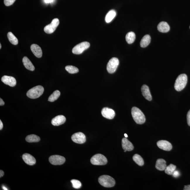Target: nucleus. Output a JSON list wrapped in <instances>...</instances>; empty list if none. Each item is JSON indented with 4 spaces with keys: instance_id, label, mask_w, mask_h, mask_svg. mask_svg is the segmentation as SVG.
Returning <instances> with one entry per match:
<instances>
[{
    "instance_id": "obj_1",
    "label": "nucleus",
    "mask_w": 190,
    "mask_h": 190,
    "mask_svg": "<svg viewBox=\"0 0 190 190\" xmlns=\"http://www.w3.org/2000/svg\"><path fill=\"white\" fill-rule=\"evenodd\" d=\"M131 114L134 121L137 124H142L145 122V116L142 112L138 108L136 107H132Z\"/></svg>"
},
{
    "instance_id": "obj_2",
    "label": "nucleus",
    "mask_w": 190,
    "mask_h": 190,
    "mask_svg": "<svg viewBox=\"0 0 190 190\" xmlns=\"http://www.w3.org/2000/svg\"><path fill=\"white\" fill-rule=\"evenodd\" d=\"M188 81L187 76L185 74H181L176 80L174 88L177 91H180L186 87Z\"/></svg>"
},
{
    "instance_id": "obj_3",
    "label": "nucleus",
    "mask_w": 190,
    "mask_h": 190,
    "mask_svg": "<svg viewBox=\"0 0 190 190\" xmlns=\"http://www.w3.org/2000/svg\"><path fill=\"white\" fill-rule=\"evenodd\" d=\"M98 181L101 185L106 188L113 187L116 184L114 179L110 176L107 175L100 176L99 178Z\"/></svg>"
},
{
    "instance_id": "obj_4",
    "label": "nucleus",
    "mask_w": 190,
    "mask_h": 190,
    "mask_svg": "<svg viewBox=\"0 0 190 190\" xmlns=\"http://www.w3.org/2000/svg\"><path fill=\"white\" fill-rule=\"evenodd\" d=\"M44 91L43 87L37 86L29 90L27 92V95L30 98L36 99L40 97Z\"/></svg>"
},
{
    "instance_id": "obj_5",
    "label": "nucleus",
    "mask_w": 190,
    "mask_h": 190,
    "mask_svg": "<svg viewBox=\"0 0 190 190\" xmlns=\"http://www.w3.org/2000/svg\"><path fill=\"white\" fill-rule=\"evenodd\" d=\"M92 165H105L107 162V160L105 156L102 154H97L94 155L90 159Z\"/></svg>"
},
{
    "instance_id": "obj_6",
    "label": "nucleus",
    "mask_w": 190,
    "mask_h": 190,
    "mask_svg": "<svg viewBox=\"0 0 190 190\" xmlns=\"http://www.w3.org/2000/svg\"><path fill=\"white\" fill-rule=\"evenodd\" d=\"M90 47V43L87 42H84L75 46L72 49L73 53L75 54L79 55L82 53L83 52Z\"/></svg>"
},
{
    "instance_id": "obj_7",
    "label": "nucleus",
    "mask_w": 190,
    "mask_h": 190,
    "mask_svg": "<svg viewBox=\"0 0 190 190\" xmlns=\"http://www.w3.org/2000/svg\"><path fill=\"white\" fill-rule=\"evenodd\" d=\"M119 64V61L116 57H113L108 62L107 70L108 73L112 74L115 72Z\"/></svg>"
},
{
    "instance_id": "obj_8",
    "label": "nucleus",
    "mask_w": 190,
    "mask_h": 190,
    "mask_svg": "<svg viewBox=\"0 0 190 190\" xmlns=\"http://www.w3.org/2000/svg\"><path fill=\"white\" fill-rule=\"evenodd\" d=\"M59 20L58 18H54L52 20L51 23L47 25L44 28L45 32L48 34H52L56 29L59 25Z\"/></svg>"
},
{
    "instance_id": "obj_9",
    "label": "nucleus",
    "mask_w": 190,
    "mask_h": 190,
    "mask_svg": "<svg viewBox=\"0 0 190 190\" xmlns=\"http://www.w3.org/2000/svg\"><path fill=\"white\" fill-rule=\"evenodd\" d=\"M49 160L50 163L54 165H63L66 161L65 158L58 155H54L50 156Z\"/></svg>"
},
{
    "instance_id": "obj_10",
    "label": "nucleus",
    "mask_w": 190,
    "mask_h": 190,
    "mask_svg": "<svg viewBox=\"0 0 190 190\" xmlns=\"http://www.w3.org/2000/svg\"><path fill=\"white\" fill-rule=\"evenodd\" d=\"M71 138L73 142L78 144H82L86 141V136L81 132H77L73 134Z\"/></svg>"
},
{
    "instance_id": "obj_11",
    "label": "nucleus",
    "mask_w": 190,
    "mask_h": 190,
    "mask_svg": "<svg viewBox=\"0 0 190 190\" xmlns=\"http://www.w3.org/2000/svg\"><path fill=\"white\" fill-rule=\"evenodd\" d=\"M102 114L103 117L109 119H112L115 116V113L113 110L108 107H104L102 111Z\"/></svg>"
},
{
    "instance_id": "obj_12",
    "label": "nucleus",
    "mask_w": 190,
    "mask_h": 190,
    "mask_svg": "<svg viewBox=\"0 0 190 190\" xmlns=\"http://www.w3.org/2000/svg\"><path fill=\"white\" fill-rule=\"evenodd\" d=\"M157 146L160 149L166 151H170L172 149V146L170 142L167 141L161 140L157 142Z\"/></svg>"
},
{
    "instance_id": "obj_13",
    "label": "nucleus",
    "mask_w": 190,
    "mask_h": 190,
    "mask_svg": "<svg viewBox=\"0 0 190 190\" xmlns=\"http://www.w3.org/2000/svg\"><path fill=\"white\" fill-rule=\"evenodd\" d=\"M1 80L4 84L11 87L15 86L16 84V80L12 76H4L1 78Z\"/></svg>"
},
{
    "instance_id": "obj_14",
    "label": "nucleus",
    "mask_w": 190,
    "mask_h": 190,
    "mask_svg": "<svg viewBox=\"0 0 190 190\" xmlns=\"http://www.w3.org/2000/svg\"><path fill=\"white\" fill-rule=\"evenodd\" d=\"M22 158L27 165H33L36 163V160L34 157L28 154H24L22 156Z\"/></svg>"
},
{
    "instance_id": "obj_15",
    "label": "nucleus",
    "mask_w": 190,
    "mask_h": 190,
    "mask_svg": "<svg viewBox=\"0 0 190 190\" xmlns=\"http://www.w3.org/2000/svg\"><path fill=\"white\" fill-rule=\"evenodd\" d=\"M66 121V118L63 115H59L52 119V124L54 126H58L64 124Z\"/></svg>"
},
{
    "instance_id": "obj_16",
    "label": "nucleus",
    "mask_w": 190,
    "mask_h": 190,
    "mask_svg": "<svg viewBox=\"0 0 190 190\" xmlns=\"http://www.w3.org/2000/svg\"><path fill=\"white\" fill-rule=\"evenodd\" d=\"M122 146L123 149L126 151H131L134 149L133 145L126 137L122 140Z\"/></svg>"
},
{
    "instance_id": "obj_17",
    "label": "nucleus",
    "mask_w": 190,
    "mask_h": 190,
    "mask_svg": "<svg viewBox=\"0 0 190 190\" xmlns=\"http://www.w3.org/2000/svg\"><path fill=\"white\" fill-rule=\"evenodd\" d=\"M142 95L146 100L150 101L152 99L150 92L149 87L147 85H143L141 88Z\"/></svg>"
},
{
    "instance_id": "obj_18",
    "label": "nucleus",
    "mask_w": 190,
    "mask_h": 190,
    "mask_svg": "<svg viewBox=\"0 0 190 190\" xmlns=\"http://www.w3.org/2000/svg\"><path fill=\"white\" fill-rule=\"evenodd\" d=\"M31 50L32 53L38 58H41L42 55V52L40 47L38 45L33 44L31 46Z\"/></svg>"
},
{
    "instance_id": "obj_19",
    "label": "nucleus",
    "mask_w": 190,
    "mask_h": 190,
    "mask_svg": "<svg viewBox=\"0 0 190 190\" xmlns=\"http://www.w3.org/2000/svg\"><path fill=\"white\" fill-rule=\"evenodd\" d=\"M158 29L160 32L165 33L168 32L170 30V28L167 23L162 22L158 24Z\"/></svg>"
},
{
    "instance_id": "obj_20",
    "label": "nucleus",
    "mask_w": 190,
    "mask_h": 190,
    "mask_svg": "<svg viewBox=\"0 0 190 190\" xmlns=\"http://www.w3.org/2000/svg\"><path fill=\"white\" fill-rule=\"evenodd\" d=\"M166 162L163 159H158L156 161V168L160 171L165 170L167 167Z\"/></svg>"
},
{
    "instance_id": "obj_21",
    "label": "nucleus",
    "mask_w": 190,
    "mask_h": 190,
    "mask_svg": "<svg viewBox=\"0 0 190 190\" xmlns=\"http://www.w3.org/2000/svg\"><path fill=\"white\" fill-rule=\"evenodd\" d=\"M23 62L25 67L27 69L31 71H34L35 67L32 64L27 57H24L23 59Z\"/></svg>"
},
{
    "instance_id": "obj_22",
    "label": "nucleus",
    "mask_w": 190,
    "mask_h": 190,
    "mask_svg": "<svg viewBox=\"0 0 190 190\" xmlns=\"http://www.w3.org/2000/svg\"><path fill=\"white\" fill-rule=\"evenodd\" d=\"M151 37L149 35H146L143 37L140 42L141 47L145 48L147 47L150 43Z\"/></svg>"
},
{
    "instance_id": "obj_23",
    "label": "nucleus",
    "mask_w": 190,
    "mask_h": 190,
    "mask_svg": "<svg viewBox=\"0 0 190 190\" xmlns=\"http://www.w3.org/2000/svg\"><path fill=\"white\" fill-rule=\"evenodd\" d=\"M116 15V12L115 10H110L108 12L105 18L106 22L107 23L110 22L115 17Z\"/></svg>"
},
{
    "instance_id": "obj_24",
    "label": "nucleus",
    "mask_w": 190,
    "mask_h": 190,
    "mask_svg": "<svg viewBox=\"0 0 190 190\" xmlns=\"http://www.w3.org/2000/svg\"><path fill=\"white\" fill-rule=\"evenodd\" d=\"M125 39L128 44H131L134 42L136 39L135 33L133 32H129L126 35Z\"/></svg>"
},
{
    "instance_id": "obj_25",
    "label": "nucleus",
    "mask_w": 190,
    "mask_h": 190,
    "mask_svg": "<svg viewBox=\"0 0 190 190\" xmlns=\"http://www.w3.org/2000/svg\"><path fill=\"white\" fill-rule=\"evenodd\" d=\"M26 141L29 143L37 142L40 140L39 136L35 135H30L28 136L26 138Z\"/></svg>"
},
{
    "instance_id": "obj_26",
    "label": "nucleus",
    "mask_w": 190,
    "mask_h": 190,
    "mask_svg": "<svg viewBox=\"0 0 190 190\" xmlns=\"http://www.w3.org/2000/svg\"><path fill=\"white\" fill-rule=\"evenodd\" d=\"M133 160L134 162L139 166H142L144 165V161L143 158L138 154H136L133 157Z\"/></svg>"
},
{
    "instance_id": "obj_27",
    "label": "nucleus",
    "mask_w": 190,
    "mask_h": 190,
    "mask_svg": "<svg viewBox=\"0 0 190 190\" xmlns=\"http://www.w3.org/2000/svg\"><path fill=\"white\" fill-rule=\"evenodd\" d=\"M7 36L8 40L12 44L15 45L18 44V40L13 33L11 32H8L7 34Z\"/></svg>"
},
{
    "instance_id": "obj_28",
    "label": "nucleus",
    "mask_w": 190,
    "mask_h": 190,
    "mask_svg": "<svg viewBox=\"0 0 190 190\" xmlns=\"http://www.w3.org/2000/svg\"><path fill=\"white\" fill-rule=\"evenodd\" d=\"M60 92L58 90H55L49 97L48 100L50 102H54L57 100L60 97Z\"/></svg>"
},
{
    "instance_id": "obj_29",
    "label": "nucleus",
    "mask_w": 190,
    "mask_h": 190,
    "mask_svg": "<svg viewBox=\"0 0 190 190\" xmlns=\"http://www.w3.org/2000/svg\"><path fill=\"white\" fill-rule=\"evenodd\" d=\"M176 166L171 164L168 166H167L165 170V173L169 175H172L174 172L176 170Z\"/></svg>"
},
{
    "instance_id": "obj_30",
    "label": "nucleus",
    "mask_w": 190,
    "mask_h": 190,
    "mask_svg": "<svg viewBox=\"0 0 190 190\" xmlns=\"http://www.w3.org/2000/svg\"><path fill=\"white\" fill-rule=\"evenodd\" d=\"M65 69L70 74H75L79 72V69L77 67L72 66H66Z\"/></svg>"
},
{
    "instance_id": "obj_31",
    "label": "nucleus",
    "mask_w": 190,
    "mask_h": 190,
    "mask_svg": "<svg viewBox=\"0 0 190 190\" xmlns=\"http://www.w3.org/2000/svg\"><path fill=\"white\" fill-rule=\"evenodd\" d=\"M71 182L72 183L73 187L75 189H79L81 187V184L79 181L73 179L71 180Z\"/></svg>"
},
{
    "instance_id": "obj_32",
    "label": "nucleus",
    "mask_w": 190,
    "mask_h": 190,
    "mask_svg": "<svg viewBox=\"0 0 190 190\" xmlns=\"http://www.w3.org/2000/svg\"><path fill=\"white\" fill-rule=\"evenodd\" d=\"M16 0H4V4L6 6H10L13 4Z\"/></svg>"
},
{
    "instance_id": "obj_33",
    "label": "nucleus",
    "mask_w": 190,
    "mask_h": 190,
    "mask_svg": "<svg viewBox=\"0 0 190 190\" xmlns=\"http://www.w3.org/2000/svg\"><path fill=\"white\" fill-rule=\"evenodd\" d=\"M172 175L174 177L177 178L179 177V176H180V174L178 171L175 170L174 172Z\"/></svg>"
},
{
    "instance_id": "obj_34",
    "label": "nucleus",
    "mask_w": 190,
    "mask_h": 190,
    "mask_svg": "<svg viewBox=\"0 0 190 190\" xmlns=\"http://www.w3.org/2000/svg\"><path fill=\"white\" fill-rule=\"evenodd\" d=\"M186 118H187L188 124L190 126V110L188 112Z\"/></svg>"
},
{
    "instance_id": "obj_35",
    "label": "nucleus",
    "mask_w": 190,
    "mask_h": 190,
    "mask_svg": "<svg viewBox=\"0 0 190 190\" xmlns=\"http://www.w3.org/2000/svg\"><path fill=\"white\" fill-rule=\"evenodd\" d=\"M184 190H190V185L184 186Z\"/></svg>"
},
{
    "instance_id": "obj_36",
    "label": "nucleus",
    "mask_w": 190,
    "mask_h": 190,
    "mask_svg": "<svg viewBox=\"0 0 190 190\" xmlns=\"http://www.w3.org/2000/svg\"><path fill=\"white\" fill-rule=\"evenodd\" d=\"M44 1L45 3H50L53 2L54 0H44Z\"/></svg>"
},
{
    "instance_id": "obj_37",
    "label": "nucleus",
    "mask_w": 190,
    "mask_h": 190,
    "mask_svg": "<svg viewBox=\"0 0 190 190\" xmlns=\"http://www.w3.org/2000/svg\"><path fill=\"white\" fill-rule=\"evenodd\" d=\"M5 104V103L4 101H3V99L1 98L0 99V105L3 106Z\"/></svg>"
},
{
    "instance_id": "obj_38",
    "label": "nucleus",
    "mask_w": 190,
    "mask_h": 190,
    "mask_svg": "<svg viewBox=\"0 0 190 190\" xmlns=\"http://www.w3.org/2000/svg\"><path fill=\"white\" fill-rule=\"evenodd\" d=\"M4 175V172L2 170H0V177H1Z\"/></svg>"
},
{
    "instance_id": "obj_39",
    "label": "nucleus",
    "mask_w": 190,
    "mask_h": 190,
    "mask_svg": "<svg viewBox=\"0 0 190 190\" xmlns=\"http://www.w3.org/2000/svg\"><path fill=\"white\" fill-rule=\"evenodd\" d=\"M3 127V125L2 121H1V120H0V130H2Z\"/></svg>"
},
{
    "instance_id": "obj_40",
    "label": "nucleus",
    "mask_w": 190,
    "mask_h": 190,
    "mask_svg": "<svg viewBox=\"0 0 190 190\" xmlns=\"http://www.w3.org/2000/svg\"><path fill=\"white\" fill-rule=\"evenodd\" d=\"M2 188H3V189L5 190H8V189H7V188H6V187H5V186H2Z\"/></svg>"
},
{
    "instance_id": "obj_41",
    "label": "nucleus",
    "mask_w": 190,
    "mask_h": 190,
    "mask_svg": "<svg viewBox=\"0 0 190 190\" xmlns=\"http://www.w3.org/2000/svg\"><path fill=\"white\" fill-rule=\"evenodd\" d=\"M124 136L126 138H127L128 137V135H127V134L126 133L124 134Z\"/></svg>"
},
{
    "instance_id": "obj_42",
    "label": "nucleus",
    "mask_w": 190,
    "mask_h": 190,
    "mask_svg": "<svg viewBox=\"0 0 190 190\" xmlns=\"http://www.w3.org/2000/svg\"><path fill=\"white\" fill-rule=\"evenodd\" d=\"M1 44H0V49H1Z\"/></svg>"
},
{
    "instance_id": "obj_43",
    "label": "nucleus",
    "mask_w": 190,
    "mask_h": 190,
    "mask_svg": "<svg viewBox=\"0 0 190 190\" xmlns=\"http://www.w3.org/2000/svg\"><path fill=\"white\" fill-rule=\"evenodd\" d=\"M124 152H126V150H124Z\"/></svg>"
},
{
    "instance_id": "obj_44",
    "label": "nucleus",
    "mask_w": 190,
    "mask_h": 190,
    "mask_svg": "<svg viewBox=\"0 0 190 190\" xmlns=\"http://www.w3.org/2000/svg\"></svg>"
}]
</instances>
